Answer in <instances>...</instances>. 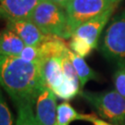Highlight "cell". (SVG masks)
I'll return each instance as SVG.
<instances>
[{
  "label": "cell",
  "instance_id": "obj_16",
  "mask_svg": "<svg viewBox=\"0 0 125 125\" xmlns=\"http://www.w3.org/2000/svg\"><path fill=\"white\" fill-rule=\"evenodd\" d=\"M69 48L72 52H74L78 56L83 58L89 56L91 52L93 51V48L88 44H86L84 41L81 40L77 37H73V36L71 37V41L69 43Z\"/></svg>",
  "mask_w": 125,
  "mask_h": 125
},
{
  "label": "cell",
  "instance_id": "obj_4",
  "mask_svg": "<svg viewBox=\"0 0 125 125\" xmlns=\"http://www.w3.org/2000/svg\"><path fill=\"white\" fill-rule=\"evenodd\" d=\"M80 95L103 119L115 124L125 122V97L116 90L98 93L81 91Z\"/></svg>",
  "mask_w": 125,
  "mask_h": 125
},
{
  "label": "cell",
  "instance_id": "obj_9",
  "mask_svg": "<svg viewBox=\"0 0 125 125\" xmlns=\"http://www.w3.org/2000/svg\"><path fill=\"white\" fill-rule=\"evenodd\" d=\"M42 0H0V18L7 21L30 19Z\"/></svg>",
  "mask_w": 125,
  "mask_h": 125
},
{
  "label": "cell",
  "instance_id": "obj_7",
  "mask_svg": "<svg viewBox=\"0 0 125 125\" xmlns=\"http://www.w3.org/2000/svg\"><path fill=\"white\" fill-rule=\"evenodd\" d=\"M35 117L40 125H55L57 120V95L44 87L35 101Z\"/></svg>",
  "mask_w": 125,
  "mask_h": 125
},
{
  "label": "cell",
  "instance_id": "obj_19",
  "mask_svg": "<svg viewBox=\"0 0 125 125\" xmlns=\"http://www.w3.org/2000/svg\"><path fill=\"white\" fill-rule=\"evenodd\" d=\"M113 83L115 90L125 97V67L118 66V69L113 75Z\"/></svg>",
  "mask_w": 125,
  "mask_h": 125
},
{
  "label": "cell",
  "instance_id": "obj_1",
  "mask_svg": "<svg viewBox=\"0 0 125 125\" xmlns=\"http://www.w3.org/2000/svg\"><path fill=\"white\" fill-rule=\"evenodd\" d=\"M0 86L15 104H35L40 92L45 87L39 62H28L19 56H0Z\"/></svg>",
  "mask_w": 125,
  "mask_h": 125
},
{
  "label": "cell",
  "instance_id": "obj_21",
  "mask_svg": "<svg viewBox=\"0 0 125 125\" xmlns=\"http://www.w3.org/2000/svg\"><path fill=\"white\" fill-rule=\"evenodd\" d=\"M91 122L94 125H112V124H110V123L107 122V121L101 120V119H98L96 116H94V118H93V120L91 121Z\"/></svg>",
  "mask_w": 125,
  "mask_h": 125
},
{
  "label": "cell",
  "instance_id": "obj_3",
  "mask_svg": "<svg viewBox=\"0 0 125 125\" xmlns=\"http://www.w3.org/2000/svg\"><path fill=\"white\" fill-rule=\"evenodd\" d=\"M121 0H70L65 7L71 35L81 24L114 11Z\"/></svg>",
  "mask_w": 125,
  "mask_h": 125
},
{
  "label": "cell",
  "instance_id": "obj_2",
  "mask_svg": "<svg viewBox=\"0 0 125 125\" xmlns=\"http://www.w3.org/2000/svg\"><path fill=\"white\" fill-rule=\"evenodd\" d=\"M30 20L45 34L62 39L72 37L65 9L50 0H42L32 11Z\"/></svg>",
  "mask_w": 125,
  "mask_h": 125
},
{
  "label": "cell",
  "instance_id": "obj_18",
  "mask_svg": "<svg viewBox=\"0 0 125 125\" xmlns=\"http://www.w3.org/2000/svg\"><path fill=\"white\" fill-rule=\"evenodd\" d=\"M19 57L28 62H39L41 60L40 48L39 46L25 45Z\"/></svg>",
  "mask_w": 125,
  "mask_h": 125
},
{
  "label": "cell",
  "instance_id": "obj_20",
  "mask_svg": "<svg viewBox=\"0 0 125 125\" xmlns=\"http://www.w3.org/2000/svg\"><path fill=\"white\" fill-rule=\"evenodd\" d=\"M61 66H62L63 74H64L65 77H67L70 80L73 81L75 83H80V81H79V78H78V75H77V72H76L75 69H74L71 59H70L69 56H68V53L65 54V56L61 59Z\"/></svg>",
  "mask_w": 125,
  "mask_h": 125
},
{
  "label": "cell",
  "instance_id": "obj_10",
  "mask_svg": "<svg viewBox=\"0 0 125 125\" xmlns=\"http://www.w3.org/2000/svg\"><path fill=\"white\" fill-rule=\"evenodd\" d=\"M63 57H48L40 61L41 74L44 83L45 87H48L52 91L56 89L64 79L61 66Z\"/></svg>",
  "mask_w": 125,
  "mask_h": 125
},
{
  "label": "cell",
  "instance_id": "obj_5",
  "mask_svg": "<svg viewBox=\"0 0 125 125\" xmlns=\"http://www.w3.org/2000/svg\"><path fill=\"white\" fill-rule=\"evenodd\" d=\"M100 51L107 59L125 67V10L111 19L103 34Z\"/></svg>",
  "mask_w": 125,
  "mask_h": 125
},
{
  "label": "cell",
  "instance_id": "obj_13",
  "mask_svg": "<svg viewBox=\"0 0 125 125\" xmlns=\"http://www.w3.org/2000/svg\"><path fill=\"white\" fill-rule=\"evenodd\" d=\"M94 117V115L79 113L70 103L63 102L58 106L57 120L55 125H70L74 121H86L91 122Z\"/></svg>",
  "mask_w": 125,
  "mask_h": 125
},
{
  "label": "cell",
  "instance_id": "obj_11",
  "mask_svg": "<svg viewBox=\"0 0 125 125\" xmlns=\"http://www.w3.org/2000/svg\"><path fill=\"white\" fill-rule=\"evenodd\" d=\"M25 44L9 29L0 31V56H20Z\"/></svg>",
  "mask_w": 125,
  "mask_h": 125
},
{
  "label": "cell",
  "instance_id": "obj_6",
  "mask_svg": "<svg viewBox=\"0 0 125 125\" xmlns=\"http://www.w3.org/2000/svg\"><path fill=\"white\" fill-rule=\"evenodd\" d=\"M7 29L16 33L25 45L38 46L53 37L43 32L30 19L7 21Z\"/></svg>",
  "mask_w": 125,
  "mask_h": 125
},
{
  "label": "cell",
  "instance_id": "obj_12",
  "mask_svg": "<svg viewBox=\"0 0 125 125\" xmlns=\"http://www.w3.org/2000/svg\"><path fill=\"white\" fill-rule=\"evenodd\" d=\"M68 56L72 61L73 67L75 69L77 75L80 81L81 88H83L89 81L91 80H99V75L93 69H91L89 65L85 62L84 58L78 56L77 54L72 52V50L68 49Z\"/></svg>",
  "mask_w": 125,
  "mask_h": 125
},
{
  "label": "cell",
  "instance_id": "obj_14",
  "mask_svg": "<svg viewBox=\"0 0 125 125\" xmlns=\"http://www.w3.org/2000/svg\"><path fill=\"white\" fill-rule=\"evenodd\" d=\"M53 92L58 98L72 100L77 94H80L81 85L79 83H75L64 76L62 83L56 89H54Z\"/></svg>",
  "mask_w": 125,
  "mask_h": 125
},
{
  "label": "cell",
  "instance_id": "obj_22",
  "mask_svg": "<svg viewBox=\"0 0 125 125\" xmlns=\"http://www.w3.org/2000/svg\"><path fill=\"white\" fill-rule=\"evenodd\" d=\"M51 2H53L55 4H57L58 6L61 7L63 9H65V7L67 6V4L70 2V0H50Z\"/></svg>",
  "mask_w": 125,
  "mask_h": 125
},
{
  "label": "cell",
  "instance_id": "obj_15",
  "mask_svg": "<svg viewBox=\"0 0 125 125\" xmlns=\"http://www.w3.org/2000/svg\"><path fill=\"white\" fill-rule=\"evenodd\" d=\"M32 106L33 105L30 102H20L16 104L18 115L15 125H40L36 120Z\"/></svg>",
  "mask_w": 125,
  "mask_h": 125
},
{
  "label": "cell",
  "instance_id": "obj_8",
  "mask_svg": "<svg viewBox=\"0 0 125 125\" xmlns=\"http://www.w3.org/2000/svg\"><path fill=\"white\" fill-rule=\"evenodd\" d=\"M112 13L113 11H109L102 16L81 24L73 31L72 36L84 41L94 50L98 46V41L103 29L108 22Z\"/></svg>",
  "mask_w": 125,
  "mask_h": 125
},
{
  "label": "cell",
  "instance_id": "obj_17",
  "mask_svg": "<svg viewBox=\"0 0 125 125\" xmlns=\"http://www.w3.org/2000/svg\"><path fill=\"white\" fill-rule=\"evenodd\" d=\"M14 117L4 98L0 86V125H15Z\"/></svg>",
  "mask_w": 125,
  "mask_h": 125
}]
</instances>
